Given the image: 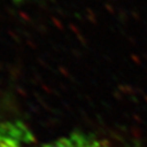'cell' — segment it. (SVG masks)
Listing matches in <instances>:
<instances>
[{
	"label": "cell",
	"mask_w": 147,
	"mask_h": 147,
	"mask_svg": "<svg viewBox=\"0 0 147 147\" xmlns=\"http://www.w3.org/2000/svg\"><path fill=\"white\" fill-rule=\"evenodd\" d=\"M0 147H37L30 127L21 120L0 115Z\"/></svg>",
	"instance_id": "6da1fadb"
},
{
	"label": "cell",
	"mask_w": 147,
	"mask_h": 147,
	"mask_svg": "<svg viewBox=\"0 0 147 147\" xmlns=\"http://www.w3.org/2000/svg\"><path fill=\"white\" fill-rule=\"evenodd\" d=\"M42 147H115L106 141L98 137L84 134V133H71L56 138L53 142Z\"/></svg>",
	"instance_id": "7a4b0ae2"
}]
</instances>
